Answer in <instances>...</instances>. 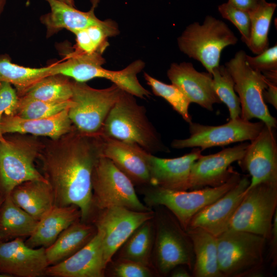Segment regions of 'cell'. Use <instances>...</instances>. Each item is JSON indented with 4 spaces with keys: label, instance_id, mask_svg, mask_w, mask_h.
I'll return each mask as SVG.
<instances>
[{
    "label": "cell",
    "instance_id": "6da1fadb",
    "mask_svg": "<svg viewBox=\"0 0 277 277\" xmlns=\"http://www.w3.org/2000/svg\"><path fill=\"white\" fill-rule=\"evenodd\" d=\"M43 141L36 162L51 187L55 205L77 206L81 221L88 222L93 213L91 176L102 155V137L83 133L74 127L57 139Z\"/></svg>",
    "mask_w": 277,
    "mask_h": 277
},
{
    "label": "cell",
    "instance_id": "7a4b0ae2",
    "mask_svg": "<svg viewBox=\"0 0 277 277\" xmlns=\"http://www.w3.org/2000/svg\"><path fill=\"white\" fill-rule=\"evenodd\" d=\"M99 135L136 144L152 154L170 152L149 120L145 107L124 91L109 112Z\"/></svg>",
    "mask_w": 277,
    "mask_h": 277
},
{
    "label": "cell",
    "instance_id": "3957f363",
    "mask_svg": "<svg viewBox=\"0 0 277 277\" xmlns=\"http://www.w3.org/2000/svg\"><path fill=\"white\" fill-rule=\"evenodd\" d=\"M155 236L152 254V266L159 276L169 275L179 265L191 272L194 254L191 240L175 216L165 207L152 208Z\"/></svg>",
    "mask_w": 277,
    "mask_h": 277
},
{
    "label": "cell",
    "instance_id": "277c9868",
    "mask_svg": "<svg viewBox=\"0 0 277 277\" xmlns=\"http://www.w3.org/2000/svg\"><path fill=\"white\" fill-rule=\"evenodd\" d=\"M4 136L5 140L0 141V195H10L24 182L47 181L35 165L44 146L43 139L19 133Z\"/></svg>",
    "mask_w": 277,
    "mask_h": 277
},
{
    "label": "cell",
    "instance_id": "5b68a950",
    "mask_svg": "<svg viewBox=\"0 0 277 277\" xmlns=\"http://www.w3.org/2000/svg\"><path fill=\"white\" fill-rule=\"evenodd\" d=\"M216 240L218 264L223 277H260L265 274V238L228 229L216 237Z\"/></svg>",
    "mask_w": 277,
    "mask_h": 277
},
{
    "label": "cell",
    "instance_id": "8992f818",
    "mask_svg": "<svg viewBox=\"0 0 277 277\" xmlns=\"http://www.w3.org/2000/svg\"><path fill=\"white\" fill-rule=\"evenodd\" d=\"M241 177L240 173L235 171L220 186L190 191L169 190L151 185L142 187L140 189L147 206L151 209L157 206L165 207L186 230L193 216L232 189Z\"/></svg>",
    "mask_w": 277,
    "mask_h": 277
},
{
    "label": "cell",
    "instance_id": "52a82bcc",
    "mask_svg": "<svg viewBox=\"0 0 277 277\" xmlns=\"http://www.w3.org/2000/svg\"><path fill=\"white\" fill-rule=\"evenodd\" d=\"M238 38L224 22L207 15L202 25L194 22L187 26L177 38L181 51L199 61L211 74L219 65L221 54L225 47L234 45Z\"/></svg>",
    "mask_w": 277,
    "mask_h": 277
},
{
    "label": "cell",
    "instance_id": "ba28073f",
    "mask_svg": "<svg viewBox=\"0 0 277 277\" xmlns=\"http://www.w3.org/2000/svg\"><path fill=\"white\" fill-rule=\"evenodd\" d=\"M91 184L93 213L112 207L141 212L152 210L140 200L131 181L111 160L102 155L94 166Z\"/></svg>",
    "mask_w": 277,
    "mask_h": 277
},
{
    "label": "cell",
    "instance_id": "9c48e42d",
    "mask_svg": "<svg viewBox=\"0 0 277 277\" xmlns=\"http://www.w3.org/2000/svg\"><path fill=\"white\" fill-rule=\"evenodd\" d=\"M244 50L238 51L234 57L225 63L234 82L241 106L240 117L250 121L258 118L269 128H276L277 121L271 115L263 97L268 82L263 74L251 68L246 61Z\"/></svg>",
    "mask_w": 277,
    "mask_h": 277
},
{
    "label": "cell",
    "instance_id": "30bf717a",
    "mask_svg": "<svg viewBox=\"0 0 277 277\" xmlns=\"http://www.w3.org/2000/svg\"><path fill=\"white\" fill-rule=\"evenodd\" d=\"M73 104L68 114L73 126L81 132L99 134L109 112L123 90L115 84L95 89L85 83L72 81Z\"/></svg>",
    "mask_w": 277,
    "mask_h": 277
},
{
    "label": "cell",
    "instance_id": "8fae6325",
    "mask_svg": "<svg viewBox=\"0 0 277 277\" xmlns=\"http://www.w3.org/2000/svg\"><path fill=\"white\" fill-rule=\"evenodd\" d=\"M277 211V182H263L247 188L229 229L261 235L268 240Z\"/></svg>",
    "mask_w": 277,
    "mask_h": 277
},
{
    "label": "cell",
    "instance_id": "7c38bea8",
    "mask_svg": "<svg viewBox=\"0 0 277 277\" xmlns=\"http://www.w3.org/2000/svg\"><path fill=\"white\" fill-rule=\"evenodd\" d=\"M105 63L101 54L73 50L67 54L64 61L53 64V74H61L81 83L94 78H103L128 93L136 90L139 85L137 77L139 71L135 64L131 63L122 70L113 71L104 68L103 65Z\"/></svg>",
    "mask_w": 277,
    "mask_h": 277
},
{
    "label": "cell",
    "instance_id": "4fadbf2b",
    "mask_svg": "<svg viewBox=\"0 0 277 277\" xmlns=\"http://www.w3.org/2000/svg\"><path fill=\"white\" fill-rule=\"evenodd\" d=\"M262 122H251L240 116L230 119L227 123L219 126H209L197 123L189 124L190 136L184 139H175L171 143L174 149L199 148L204 150L228 145L236 142L253 140L263 129Z\"/></svg>",
    "mask_w": 277,
    "mask_h": 277
},
{
    "label": "cell",
    "instance_id": "5bb4252c",
    "mask_svg": "<svg viewBox=\"0 0 277 277\" xmlns=\"http://www.w3.org/2000/svg\"><path fill=\"white\" fill-rule=\"evenodd\" d=\"M153 216V209L141 212L122 207H112L94 211L91 220L97 231L102 235L106 266L135 229Z\"/></svg>",
    "mask_w": 277,
    "mask_h": 277
},
{
    "label": "cell",
    "instance_id": "9a60e30c",
    "mask_svg": "<svg viewBox=\"0 0 277 277\" xmlns=\"http://www.w3.org/2000/svg\"><path fill=\"white\" fill-rule=\"evenodd\" d=\"M275 129L264 126L246 149L239 164L249 172L248 188L263 182H277V142Z\"/></svg>",
    "mask_w": 277,
    "mask_h": 277
},
{
    "label": "cell",
    "instance_id": "2e32d148",
    "mask_svg": "<svg viewBox=\"0 0 277 277\" xmlns=\"http://www.w3.org/2000/svg\"><path fill=\"white\" fill-rule=\"evenodd\" d=\"M248 145L243 143L216 153L202 155L191 167L188 190L216 187L225 183L235 171L231 165L243 157Z\"/></svg>",
    "mask_w": 277,
    "mask_h": 277
},
{
    "label": "cell",
    "instance_id": "e0dca14e",
    "mask_svg": "<svg viewBox=\"0 0 277 277\" xmlns=\"http://www.w3.org/2000/svg\"><path fill=\"white\" fill-rule=\"evenodd\" d=\"M48 266L45 248H31L19 238L0 241V274L6 277H41Z\"/></svg>",
    "mask_w": 277,
    "mask_h": 277
},
{
    "label": "cell",
    "instance_id": "ac0fdd59",
    "mask_svg": "<svg viewBox=\"0 0 277 277\" xmlns=\"http://www.w3.org/2000/svg\"><path fill=\"white\" fill-rule=\"evenodd\" d=\"M249 184L248 177L242 176L232 189L193 216L187 229L200 228L215 237L228 230Z\"/></svg>",
    "mask_w": 277,
    "mask_h": 277
},
{
    "label": "cell",
    "instance_id": "d6986e66",
    "mask_svg": "<svg viewBox=\"0 0 277 277\" xmlns=\"http://www.w3.org/2000/svg\"><path fill=\"white\" fill-rule=\"evenodd\" d=\"M101 136L102 156L111 160L134 186L150 185L149 158L152 153L136 144Z\"/></svg>",
    "mask_w": 277,
    "mask_h": 277
},
{
    "label": "cell",
    "instance_id": "ffe728a7",
    "mask_svg": "<svg viewBox=\"0 0 277 277\" xmlns=\"http://www.w3.org/2000/svg\"><path fill=\"white\" fill-rule=\"evenodd\" d=\"M106 267L102 235L97 231L92 239L75 253L48 266L45 275L51 277H103Z\"/></svg>",
    "mask_w": 277,
    "mask_h": 277
},
{
    "label": "cell",
    "instance_id": "44dd1931",
    "mask_svg": "<svg viewBox=\"0 0 277 277\" xmlns=\"http://www.w3.org/2000/svg\"><path fill=\"white\" fill-rule=\"evenodd\" d=\"M167 74L191 103L211 111L214 104L222 103L214 90L212 74L197 71L191 63H172Z\"/></svg>",
    "mask_w": 277,
    "mask_h": 277
},
{
    "label": "cell",
    "instance_id": "7402d4cb",
    "mask_svg": "<svg viewBox=\"0 0 277 277\" xmlns=\"http://www.w3.org/2000/svg\"><path fill=\"white\" fill-rule=\"evenodd\" d=\"M199 148L182 156L166 159L150 154L149 158L150 185L166 189L188 190L194 162L202 154Z\"/></svg>",
    "mask_w": 277,
    "mask_h": 277
},
{
    "label": "cell",
    "instance_id": "603a6c76",
    "mask_svg": "<svg viewBox=\"0 0 277 277\" xmlns=\"http://www.w3.org/2000/svg\"><path fill=\"white\" fill-rule=\"evenodd\" d=\"M69 109L40 118H24L16 114H3L0 123L1 132L3 135L19 133L57 139L74 128L69 116Z\"/></svg>",
    "mask_w": 277,
    "mask_h": 277
},
{
    "label": "cell",
    "instance_id": "cb8c5ba5",
    "mask_svg": "<svg viewBox=\"0 0 277 277\" xmlns=\"http://www.w3.org/2000/svg\"><path fill=\"white\" fill-rule=\"evenodd\" d=\"M78 220H81V212L77 206L54 205L38 221L34 231L25 243L31 248H46L63 231Z\"/></svg>",
    "mask_w": 277,
    "mask_h": 277
},
{
    "label": "cell",
    "instance_id": "d4e9b609",
    "mask_svg": "<svg viewBox=\"0 0 277 277\" xmlns=\"http://www.w3.org/2000/svg\"><path fill=\"white\" fill-rule=\"evenodd\" d=\"M45 1L49 4L51 11L43 15L41 19L46 27L47 37L63 29L74 33L102 22L94 14V9L100 0H92V6L88 12L78 10L60 0Z\"/></svg>",
    "mask_w": 277,
    "mask_h": 277
},
{
    "label": "cell",
    "instance_id": "484cf974",
    "mask_svg": "<svg viewBox=\"0 0 277 277\" xmlns=\"http://www.w3.org/2000/svg\"><path fill=\"white\" fill-rule=\"evenodd\" d=\"M97 232L93 224L78 220L63 231L55 242L45 248L49 266L69 258L88 243Z\"/></svg>",
    "mask_w": 277,
    "mask_h": 277
},
{
    "label": "cell",
    "instance_id": "4316f807",
    "mask_svg": "<svg viewBox=\"0 0 277 277\" xmlns=\"http://www.w3.org/2000/svg\"><path fill=\"white\" fill-rule=\"evenodd\" d=\"M13 202L38 221L54 205V196L47 181L31 180L14 188L10 194Z\"/></svg>",
    "mask_w": 277,
    "mask_h": 277
},
{
    "label": "cell",
    "instance_id": "83f0119b",
    "mask_svg": "<svg viewBox=\"0 0 277 277\" xmlns=\"http://www.w3.org/2000/svg\"><path fill=\"white\" fill-rule=\"evenodd\" d=\"M193 245V277H223L219 267L216 237L198 227L188 228Z\"/></svg>",
    "mask_w": 277,
    "mask_h": 277
},
{
    "label": "cell",
    "instance_id": "f1b7e54d",
    "mask_svg": "<svg viewBox=\"0 0 277 277\" xmlns=\"http://www.w3.org/2000/svg\"><path fill=\"white\" fill-rule=\"evenodd\" d=\"M154 236L153 217L135 229L118 248L112 259L130 260L152 267L151 260Z\"/></svg>",
    "mask_w": 277,
    "mask_h": 277
},
{
    "label": "cell",
    "instance_id": "f546056e",
    "mask_svg": "<svg viewBox=\"0 0 277 277\" xmlns=\"http://www.w3.org/2000/svg\"><path fill=\"white\" fill-rule=\"evenodd\" d=\"M38 221L15 204L10 195L0 205V241L29 237Z\"/></svg>",
    "mask_w": 277,
    "mask_h": 277
},
{
    "label": "cell",
    "instance_id": "4dcf8cb0",
    "mask_svg": "<svg viewBox=\"0 0 277 277\" xmlns=\"http://www.w3.org/2000/svg\"><path fill=\"white\" fill-rule=\"evenodd\" d=\"M51 74L52 64L39 68L27 67L12 63L8 56H0V83L14 86L19 97L40 80Z\"/></svg>",
    "mask_w": 277,
    "mask_h": 277
},
{
    "label": "cell",
    "instance_id": "1f68e13d",
    "mask_svg": "<svg viewBox=\"0 0 277 277\" xmlns=\"http://www.w3.org/2000/svg\"><path fill=\"white\" fill-rule=\"evenodd\" d=\"M119 30L115 22L107 19L90 26L74 34L76 45L74 50L85 53H98L103 54L109 45L108 39L118 35Z\"/></svg>",
    "mask_w": 277,
    "mask_h": 277
},
{
    "label": "cell",
    "instance_id": "d6a6232c",
    "mask_svg": "<svg viewBox=\"0 0 277 277\" xmlns=\"http://www.w3.org/2000/svg\"><path fill=\"white\" fill-rule=\"evenodd\" d=\"M276 7L275 3L263 0L255 9L249 13L251 29L247 46L254 54H259L269 48L268 33Z\"/></svg>",
    "mask_w": 277,
    "mask_h": 277
},
{
    "label": "cell",
    "instance_id": "836d02e7",
    "mask_svg": "<svg viewBox=\"0 0 277 277\" xmlns=\"http://www.w3.org/2000/svg\"><path fill=\"white\" fill-rule=\"evenodd\" d=\"M72 95V81L68 76L55 74L43 77L22 96L47 102H58L70 100Z\"/></svg>",
    "mask_w": 277,
    "mask_h": 277
},
{
    "label": "cell",
    "instance_id": "e575fe53",
    "mask_svg": "<svg viewBox=\"0 0 277 277\" xmlns=\"http://www.w3.org/2000/svg\"><path fill=\"white\" fill-rule=\"evenodd\" d=\"M213 86L215 93L228 107L230 119L240 116L241 106L234 90V82L225 65H218L211 72Z\"/></svg>",
    "mask_w": 277,
    "mask_h": 277
},
{
    "label": "cell",
    "instance_id": "d590c367",
    "mask_svg": "<svg viewBox=\"0 0 277 277\" xmlns=\"http://www.w3.org/2000/svg\"><path fill=\"white\" fill-rule=\"evenodd\" d=\"M144 76L154 95L165 99L187 123L192 122L189 112L191 103L177 86L163 83L146 72H144Z\"/></svg>",
    "mask_w": 277,
    "mask_h": 277
},
{
    "label": "cell",
    "instance_id": "8d00e7d4",
    "mask_svg": "<svg viewBox=\"0 0 277 277\" xmlns=\"http://www.w3.org/2000/svg\"><path fill=\"white\" fill-rule=\"evenodd\" d=\"M73 104L71 100L47 102L21 96L19 97L15 114L24 118H45L69 109Z\"/></svg>",
    "mask_w": 277,
    "mask_h": 277
},
{
    "label": "cell",
    "instance_id": "74e56055",
    "mask_svg": "<svg viewBox=\"0 0 277 277\" xmlns=\"http://www.w3.org/2000/svg\"><path fill=\"white\" fill-rule=\"evenodd\" d=\"M112 277L159 276L151 267L130 260L112 259L107 265L105 275Z\"/></svg>",
    "mask_w": 277,
    "mask_h": 277
},
{
    "label": "cell",
    "instance_id": "f35d334b",
    "mask_svg": "<svg viewBox=\"0 0 277 277\" xmlns=\"http://www.w3.org/2000/svg\"><path fill=\"white\" fill-rule=\"evenodd\" d=\"M218 10L223 18L231 22L236 27L241 34L242 40L247 45L251 29L249 13L235 8L228 2L219 5Z\"/></svg>",
    "mask_w": 277,
    "mask_h": 277
},
{
    "label": "cell",
    "instance_id": "ab89813d",
    "mask_svg": "<svg viewBox=\"0 0 277 277\" xmlns=\"http://www.w3.org/2000/svg\"><path fill=\"white\" fill-rule=\"evenodd\" d=\"M257 55L255 56L246 55V61L251 68L262 73L277 70L276 44Z\"/></svg>",
    "mask_w": 277,
    "mask_h": 277
},
{
    "label": "cell",
    "instance_id": "60d3db41",
    "mask_svg": "<svg viewBox=\"0 0 277 277\" xmlns=\"http://www.w3.org/2000/svg\"><path fill=\"white\" fill-rule=\"evenodd\" d=\"M19 96L12 85L7 82L0 83V123L3 114H15ZM5 140L0 130V141Z\"/></svg>",
    "mask_w": 277,
    "mask_h": 277
},
{
    "label": "cell",
    "instance_id": "b9f144b4",
    "mask_svg": "<svg viewBox=\"0 0 277 277\" xmlns=\"http://www.w3.org/2000/svg\"><path fill=\"white\" fill-rule=\"evenodd\" d=\"M268 261L271 267L275 269L277 266V211L273 219L272 227L269 239Z\"/></svg>",
    "mask_w": 277,
    "mask_h": 277
},
{
    "label": "cell",
    "instance_id": "7bdbcfd3",
    "mask_svg": "<svg viewBox=\"0 0 277 277\" xmlns=\"http://www.w3.org/2000/svg\"><path fill=\"white\" fill-rule=\"evenodd\" d=\"M267 82V88L263 92V99L277 109V83Z\"/></svg>",
    "mask_w": 277,
    "mask_h": 277
},
{
    "label": "cell",
    "instance_id": "ee69618b",
    "mask_svg": "<svg viewBox=\"0 0 277 277\" xmlns=\"http://www.w3.org/2000/svg\"><path fill=\"white\" fill-rule=\"evenodd\" d=\"M263 0H228V3L242 11L249 13L255 9Z\"/></svg>",
    "mask_w": 277,
    "mask_h": 277
},
{
    "label": "cell",
    "instance_id": "f6af8a7d",
    "mask_svg": "<svg viewBox=\"0 0 277 277\" xmlns=\"http://www.w3.org/2000/svg\"><path fill=\"white\" fill-rule=\"evenodd\" d=\"M171 277H191V272L187 267L179 265L174 267L170 272L169 275Z\"/></svg>",
    "mask_w": 277,
    "mask_h": 277
},
{
    "label": "cell",
    "instance_id": "bcb514c9",
    "mask_svg": "<svg viewBox=\"0 0 277 277\" xmlns=\"http://www.w3.org/2000/svg\"><path fill=\"white\" fill-rule=\"evenodd\" d=\"M7 0H0V17L4 10Z\"/></svg>",
    "mask_w": 277,
    "mask_h": 277
},
{
    "label": "cell",
    "instance_id": "7dc6e473",
    "mask_svg": "<svg viewBox=\"0 0 277 277\" xmlns=\"http://www.w3.org/2000/svg\"><path fill=\"white\" fill-rule=\"evenodd\" d=\"M68 5H70L72 7H74V2L73 0H60Z\"/></svg>",
    "mask_w": 277,
    "mask_h": 277
},
{
    "label": "cell",
    "instance_id": "c3c4849f",
    "mask_svg": "<svg viewBox=\"0 0 277 277\" xmlns=\"http://www.w3.org/2000/svg\"><path fill=\"white\" fill-rule=\"evenodd\" d=\"M4 197L0 195V205L2 204V203L3 202V201H4Z\"/></svg>",
    "mask_w": 277,
    "mask_h": 277
}]
</instances>
